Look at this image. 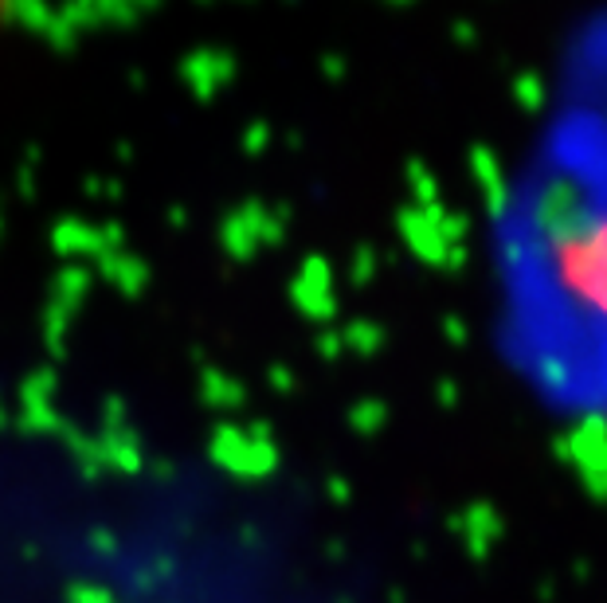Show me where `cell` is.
I'll use <instances>...</instances> for the list:
<instances>
[{"label": "cell", "mask_w": 607, "mask_h": 603, "mask_svg": "<svg viewBox=\"0 0 607 603\" xmlns=\"http://www.w3.org/2000/svg\"><path fill=\"white\" fill-rule=\"evenodd\" d=\"M557 455L576 466L580 483L592 498L607 501V419L592 416L557 443Z\"/></svg>", "instance_id": "1"}, {"label": "cell", "mask_w": 607, "mask_h": 603, "mask_svg": "<svg viewBox=\"0 0 607 603\" xmlns=\"http://www.w3.org/2000/svg\"><path fill=\"white\" fill-rule=\"evenodd\" d=\"M458 525H463V541H467V553L475 560L490 557V553L498 548V541H502V533H505L502 513H498L494 506H470Z\"/></svg>", "instance_id": "2"}]
</instances>
